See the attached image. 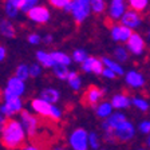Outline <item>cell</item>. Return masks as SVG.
I'll use <instances>...</instances> for the list:
<instances>
[{"label":"cell","instance_id":"15","mask_svg":"<svg viewBox=\"0 0 150 150\" xmlns=\"http://www.w3.org/2000/svg\"><path fill=\"white\" fill-rule=\"evenodd\" d=\"M7 90H9L13 95L16 97H20L22 94H24L25 90V84L23 81H20L19 78L13 76V78H9L8 79V83H7Z\"/></svg>","mask_w":150,"mask_h":150},{"label":"cell","instance_id":"4","mask_svg":"<svg viewBox=\"0 0 150 150\" xmlns=\"http://www.w3.org/2000/svg\"><path fill=\"white\" fill-rule=\"evenodd\" d=\"M20 119H22V125L24 127V131H27V134L30 138H35L36 135L38 127H39V119L35 115L30 114L28 111L23 110L20 112Z\"/></svg>","mask_w":150,"mask_h":150},{"label":"cell","instance_id":"21","mask_svg":"<svg viewBox=\"0 0 150 150\" xmlns=\"http://www.w3.org/2000/svg\"><path fill=\"white\" fill-rule=\"evenodd\" d=\"M95 110H97L98 117L107 119L112 114V105H111V102H102L98 105V107Z\"/></svg>","mask_w":150,"mask_h":150},{"label":"cell","instance_id":"31","mask_svg":"<svg viewBox=\"0 0 150 150\" xmlns=\"http://www.w3.org/2000/svg\"><path fill=\"white\" fill-rule=\"evenodd\" d=\"M103 70H105V69H103L102 59L93 58V63H91V72H95V74H102Z\"/></svg>","mask_w":150,"mask_h":150},{"label":"cell","instance_id":"45","mask_svg":"<svg viewBox=\"0 0 150 150\" xmlns=\"http://www.w3.org/2000/svg\"><path fill=\"white\" fill-rule=\"evenodd\" d=\"M76 76H78V72H76V71H70V74H69V78H67V81H69V82H71L72 79H75V78H76Z\"/></svg>","mask_w":150,"mask_h":150},{"label":"cell","instance_id":"13","mask_svg":"<svg viewBox=\"0 0 150 150\" xmlns=\"http://www.w3.org/2000/svg\"><path fill=\"white\" fill-rule=\"evenodd\" d=\"M109 12H110V18L112 20H121L122 16L125 15V12H126L125 1H122V0H112L111 3H110Z\"/></svg>","mask_w":150,"mask_h":150},{"label":"cell","instance_id":"3","mask_svg":"<svg viewBox=\"0 0 150 150\" xmlns=\"http://www.w3.org/2000/svg\"><path fill=\"white\" fill-rule=\"evenodd\" d=\"M70 145L74 150H87L88 146V134L84 129H76L72 131L70 137Z\"/></svg>","mask_w":150,"mask_h":150},{"label":"cell","instance_id":"5","mask_svg":"<svg viewBox=\"0 0 150 150\" xmlns=\"http://www.w3.org/2000/svg\"><path fill=\"white\" fill-rule=\"evenodd\" d=\"M105 94L100 88H98L97 86H88L86 93H84L83 98H82V103H83V106H87V107H94V109H97V105L99 102V99L103 97Z\"/></svg>","mask_w":150,"mask_h":150},{"label":"cell","instance_id":"37","mask_svg":"<svg viewBox=\"0 0 150 150\" xmlns=\"http://www.w3.org/2000/svg\"><path fill=\"white\" fill-rule=\"evenodd\" d=\"M42 72V69L39 64H31L30 66V76H32V78H35V76H38V75H40Z\"/></svg>","mask_w":150,"mask_h":150},{"label":"cell","instance_id":"27","mask_svg":"<svg viewBox=\"0 0 150 150\" xmlns=\"http://www.w3.org/2000/svg\"><path fill=\"white\" fill-rule=\"evenodd\" d=\"M54 74H55L59 79H67V78H69L70 71L67 70V67H66V66L55 64V66H54Z\"/></svg>","mask_w":150,"mask_h":150},{"label":"cell","instance_id":"7","mask_svg":"<svg viewBox=\"0 0 150 150\" xmlns=\"http://www.w3.org/2000/svg\"><path fill=\"white\" fill-rule=\"evenodd\" d=\"M142 23V18L138 12L133 11V9H127L125 12V15L122 16L121 19V24L123 27H127L130 30H134V28H138Z\"/></svg>","mask_w":150,"mask_h":150},{"label":"cell","instance_id":"40","mask_svg":"<svg viewBox=\"0 0 150 150\" xmlns=\"http://www.w3.org/2000/svg\"><path fill=\"white\" fill-rule=\"evenodd\" d=\"M0 112H1V114H3L6 118H8V119L13 115V112L11 111V110H9L8 107L6 106V105H1V106H0Z\"/></svg>","mask_w":150,"mask_h":150},{"label":"cell","instance_id":"29","mask_svg":"<svg viewBox=\"0 0 150 150\" xmlns=\"http://www.w3.org/2000/svg\"><path fill=\"white\" fill-rule=\"evenodd\" d=\"M4 7H6L4 9H6V13H7V16H8V18H16V16H18V11H19V9L13 6L12 0L6 1V3H4Z\"/></svg>","mask_w":150,"mask_h":150},{"label":"cell","instance_id":"38","mask_svg":"<svg viewBox=\"0 0 150 150\" xmlns=\"http://www.w3.org/2000/svg\"><path fill=\"white\" fill-rule=\"evenodd\" d=\"M91 63H93V56H88L84 63H82V70L84 72H91Z\"/></svg>","mask_w":150,"mask_h":150},{"label":"cell","instance_id":"12","mask_svg":"<svg viewBox=\"0 0 150 150\" xmlns=\"http://www.w3.org/2000/svg\"><path fill=\"white\" fill-rule=\"evenodd\" d=\"M31 106H32V109H34L35 111L39 114V115L48 117V118H50L51 112H52L54 105H50L48 102H46V100H43V99H40V98H39V99H32Z\"/></svg>","mask_w":150,"mask_h":150},{"label":"cell","instance_id":"43","mask_svg":"<svg viewBox=\"0 0 150 150\" xmlns=\"http://www.w3.org/2000/svg\"><path fill=\"white\" fill-rule=\"evenodd\" d=\"M102 75L105 76V78H109V79H114V78L117 76L115 72H112L111 70H110V69H106V67H105V70H103Z\"/></svg>","mask_w":150,"mask_h":150},{"label":"cell","instance_id":"16","mask_svg":"<svg viewBox=\"0 0 150 150\" xmlns=\"http://www.w3.org/2000/svg\"><path fill=\"white\" fill-rule=\"evenodd\" d=\"M111 105L114 109H127L131 105V99L125 94H117L112 97Z\"/></svg>","mask_w":150,"mask_h":150},{"label":"cell","instance_id":"23","mask_svg":"<svg viewBox=\"0 0 150 150\" xmlns=\"http://www.w3.org/2000/svg\"><path fill=\"white\" fill-rule=\"evenodd\" d=\"M51 56H52L55 64H62V66H69L71 63V58L69 55H66L63 52H59V51H54L51 52Z\"/></svg>","mask_w":150,"mask_h":150},{"label":"cell","instance_id":"20","mask_svg":"<svg viewBox=\"0 0 150 150\" xmlns=\"http://www.w3.org/2000/svg\"><path fill=\"white\" fill-rule=\"evenodd\" d=\"M102 62H103V66H106V69H110L112 72H115L117 75H123V67L119 64L118 62L115 60L110 59V58H106V56H103L102 58Z\"/></svg>","mask_w":150,"mask_h":150},{"label":"cell","instance_id":"18","mask_svg":"<svg viewBox=\"0 0 150 150\" xmlns=\"http://www.w3.org/2000/svg\"><path fill=\"white\" fill-rule=\"evenodd\" d=\"M0 32L6 38H15L16 36V30L13 24L9 22L8 19H3L0 22Z\"/></svg>","mask_w":150,"mask_h":150},{"label":"cell","instance_id":"36","mask_svg":"<svg viewBox=\"0 0 150 150\" xmlns=\"http://www.w3.org/2000/svg\"><path fill=\"white\" fill-rule=\"evenodd\" d=\"M70 0H51L50 4L52 7H55V8H60V9H64V7L67 6V3H69Z\"/></svg>","mask_w":150,"mask_h":150},{"label":"cell","instance_id":"22","mask_svg":"<svg viewBox=\"0 0 150 150\" xmlns=\"http://www.w3.org/2000/svg\"><path fill=\"white\" fill-rule=\"evenodd\" d=\"M36 59H38V62H40L42 66H44V67H54V66H55V62H54L51 54H47V52H44V51H38Z\"/></svg>","mask_w":150,"mask_h":150},{"label":"cell","instance_id":"44","mask_svg":"<svg viewBox=\"0 0 150 150\" xmlns=\"http://www.w3.org/2000/svg\"><path fill=\"white\" fill-rule=\"evenodd\" d=\"M6 54H7L6 48H4L3 46H0V62H3V60L6 59Z\"/></svg>","mask_w":150,"mask_h":150},{"label":"cell","instance_id":"11","mask_svg":"<svg viewBox=\"0 0 150 150\" xmlns=\"http://www.w3.org/2000/svg\"><path fill=\"white\" fill-rule=\"evenodd\" d=\"M27 15L32 22L43 24V23L48 22V19H50V11H48V8H46L44 6H36L35 8H32Z\"/></svg>","mask_w":150,"mask_h":150},{"label":"cell","instance_id":"2","mask_svg":"<svg viewBox=\"0 0 150 150\" xmlns=\"http://www.w3.org/2000/svg\"><path fill=\"white\" fill-rule=\"evenodd\" d=\"M91 9V1L87 0H76V1H72V16H74L76 24H81L84 19L88 16Z\"/></svg>","mask_w":150,"mask_h":150},{"label":"cell","instance_id":"26","mask_svg":"<svg viewBox=\"0 0 150 150\" xmlns=\"http://www.w3.org/2000/svg\"><path fill=\"white\" fill-rule=\"evenodd\" d=\"M114 56L118 63H122V62H126L129 59V52L126 50L125 47H117L114 50Z\"/></svg>","mask_w":150,"mask_h":150},{"label":"cell","instance_id":"28","mask_svg":"<svg viewBox=\"0 0 150 150\" xmlns=\"http://www.w3.org/2000/svg\"><path fill=\"white\" fill-rule=\"evenodd\" d=\"M28 76H30V67L27 64H20L16 69V78H19L20 81L24 82Z\"/></svg>","mask_w":150,"mask_h":150},{"label":"cell","instance_id":"8","mask_svg":"<svg viewBox=\"0 0 150 150\" xmlns=\"http://www.w3.org/2000/svg\"><path fill=\"white\" fill-rule=\"evenodd\" d=\"M133 34H134L133 30H130L127 27H123L122 24H119V25L117 24L111 27V38H112V40H115V42L127 43Z\"/></svg>","mask_w":150,"mask_h":150},{"label":"cell","instance_id":"14","mask_svg":"<svg viewBox=\"0 0 150 150\" xmlns=\"http://www.w3.org/2000/svg\"><path fill=\"white\" fill-rule=\"evenodd\" d=\"M125 81L130 87L141 88V87H144V84H145V76L141 74V72L131 70V71H129L127 74H126Z\"/></svg>","mask_w":150,"mask_h":150},{"label":"cell","instance_id":"41","mask_svg":"<svg viewBox=\"0 0 150 150\" xmlns=\"http://www.w3.org/2000/svg\"><path fill=\"white\" fill-rule=\"evenodd\" d=\"M60 115H62L60 110L58 109L56 106H54V107H52V112H51V117H50V118L52 119V121H58V119H60Z\"/></svg>","mask_w":150,"mask_h":150},{"label":"cell","instance_id":"1","mask_svg":"<svg viewBox=\"0 0 150 150\" xmlns=\"http://www.w3.org/2000/svg\"><path fill=\"white\" fill-rule=\"evenodd\" d=\"M24 127L22 122L15 119H8L7 125L1 133V144L9 150L19 149L24 146Z\"/></svg>","mask_w":150,"mask_h":150},{"label":"cell","instance_id":"49","mask_svg":"<svg viewBox=\"0 0 150 150\" xmlns=\"http://www.w3.org/2000/svg\"><path fill=\"white\" fill-rule=\"evenodd\" d=\"M147 38H149V40H150V31L147 32Z\"/></svg>","mask_w":150,"mask_h":150},{"label":"cell","instance_id":"10","mask_svg":"<svg viewBox=\"0 0 150 150\" xmlns=\"http://www.w3.org/2000/svg\"><path fill=\"white\" fill-rule=\"evenodd\" d=\"M145 47H146V44H145L144 38L141 36L139 34H137V32H134V34L131 35V38L127 42V50L130 51L131 54H134V55L144 54Z\"/></svg>","mask_w":150,"mask_h":150},{"label":"cell","instance_id":"35","mask_svg":"<svg viewBox=\"0 0 150 150\" xmlns=\"http://www.w3.org/2000/svg\"><path fill=\"white\" fill-rule=\"evenodd\" d=\"M88 144H90L91 147H93V149H95V150L99 147V141H98V135L95 134V133H90V134H88Z\"/></svg>","mask_w":150,"mask_h":150},{"label":"cell","instance_id":"6","mask_svg":"<svg viewBox=\"0 0 150 150\" xmlns=\"http://www.w3.org/2000/svg\"><path fill=\"white\" fill-rule=\"evenodd\" d=\"M112 133L115 135L117 141H119V142H127V141L134 138L135 127L130 121H126V122H123L121 126H118L115 130H112Z\"/></svg>","mask_w":150,"mask_h":150},{"label":"cell","instance_id":"42","mask_svg":"<svg viewBox=\"0 0 150 150\" xmlns=\"http://www.w3.org/2000/svg\"><path fill=\"white\" fill-rule=\"evenodd\" d=\"M40 36H39V35L38 34H31L30 35V36H28V42H30V43L31 44H38V43H40Z\"/></svg>","mask_w":150,"mask_h":150},{"label":"cell","instance_id":"19","mask_svg":"<svg viewBox=\"0 0 150 150\" xmlns=\"http://www.w3.org/2000/svg\"><path fill=\"white\" fill-rule=\"evenodd\" d=\"M106 121H107V123L110 125L111 130H115L118 126H121L122 123H123V122H126L127 119H126L125 114H122V112H114V114H111V115H110Z\"/></svg>","mask_w":150,"mask_h":150},{"label":"cell","instance_id":"17","mask_svg":"<svg viewBox=\"0 0 150 150\" xmlns=\"http://www.w3.org/2000/svg\"><path fill=\"white\" fill-rule=\"evenodd\" d=\"M40 99L48 102L50 105L56 103L59 100V91L55 90V88H44L40 93Z\"/></svg>","mask_w":150,"mask_h":150},{"label":"cell","instance_id":"9","mask_svg":"<svg viewBox=\"0 0 150 150\" xmlns=\"http://www.w3.org/2000/svg\"><path fill=\"white\" fill-rule=\"evenodd\" d=\"M3 97H4V100H6V105L7 107H8L11 111L13 112V114H16V112H22V107H23V103L22 100H20V97H16V95H13L12 93L9 90H4L3 91Z\"/></svg>","mask_w":150,"mask_h":150},{"label":"cell","instance_id":"24","mask_svg":"<svg viewBox=\"0 0 150 150\" xmlns=\"http://www.w3.org/2000/svg\"><path fill=\"white\" fill-rule=\"evenodd\" d=\"M129 6H130V9H133V11L139 13L146 9V7L149 6V1H147V0H130V1H129Z\"/></svg>","mask_w":150,"mask_h":150},{"label":"cell","instance_id":"51","mask_svg":"<svg viewBox=\"0 0 150 150\" xmlns=\"http://www.w3.org/2000/svg\"><path fill=\"white\" fill-rule=\"evenodd\" d=\"M138 150H147V149H144V147H142V149H138Z\"/></svg>","mask_w":150,"mask_h":150},{"label":"cell","instance_id":"32","mask_svg":"<svg viewBox=\"0 0 150 150\" xmlns=\"http://www.w3.org/2000/svg\"><path fill=\"white\" fill-rule=\"evenodd\" d=\"M72 58H74L75 62H79V63H84V60L87 59V52L84 50H76L74 51V54H72Z\"/></svg>","mask_w":150,"mask_h":150},{"label":"cell","instance_id":"46","mask_svg":"<svg viewBox=\"0 0 150 150\" xmlns=\"http://www.w3.org/2000/svg\"><path fill=\"white\" fill-rule=\"evenodd\" d=\"M43 42L47 44H50L51 42H52V36H51V35H46V36L43 38Z\"/></svg>","mask_w":150,"mask_h":150},{"label":"cell","instance_id":"47","mask_svg":"<svg viewBox=\"0 0 150 150\" xmlns=\"http://www.w3.org/2000/svg\"><path fill=\"white\" fill-rule=\"evenodd\" d=\"M23 150H39V149H38L36 146H27L25 149H23Z\"/></svg>","mask_w":150,"mask_h":150},{"label":"cell","instance_id":"50","mask_svg":"<svg viewBox=\"0 0 150 150\" xmlns=\"http://www.w3.org/2000/svg\"><path fill=\"white\" fill-rule=\"evenodd\" d=\"M55 150H63V149H62V147H56Z\"/></svg>","mask_w":150,"mask_h":150},{"label":"cell","instance_id":"34","mask_svg":"<svg viewBox=\"0 0 150 150\" xmlns=\"http://www.w3.org/2000/svg\"><path fill=\"white\" fill-rule=\"evenodd\" d=\"M138 130H139L142 134L149 135L150 134V121H142L139 125H138Z\"/></svg>","mask_w":150,"mask_h":150},{"label":"cell","instance_id":"33","mask_svg":"<svg viewBox=\"0 0 150 150\" xmlns=\"http://www.w3.org/2000/svg\"><path fill=\"white\" fill-rule=\"evenodd\" d=\"M38 6V1L36 0H24V3H23V7H22V11L23 12H30L32 8Z\"/></svg>","mask_w":150,"mask_h":150},{"label":"cell","instance_id":"30","mask_svg":"<svg viewBox=\"0 0 150 150\" xmlns=\"http://www.w3.org/2000/svg\"><path fill=\"white\" fill-rule=\"evenodd\" d=\"M106 8V3L103 0H93L91 1V9L95 13H102Z\"/></svg>","mask_w":150,"mask_h":150},{"label":"cell","instance_id":"48","mask_svg":"<svg viewBox=\"0 0 150 150\" xmlns=\"http://www.w3.org/2000/svg\"><path fill=\"white\" fill-rule=\"evenodd\" d=\"M146 146L150 149V134L147 135V138H146Z\"/></svg>","mask_w":150,"mask_h":150},{"label":"cell","instance_id":"39","mask_svg":"<svg viewBox=\"0 0 150 150\" xmlns=\"http://www.w3.org/2000/svg\"><path fill=\"white\" fill-rule=\"evenodd\" d=\"M69 83H70V86H71L75 91H78L79 88H81V86H82V81H81V78H79V75L75 79H72L71 82H69Z\"/></svg>","mask_w":150,"mask_h":150},{"label":"cell","instance_id":"25","mask_svg":"<svg viewBox=\"0 0 150 150\" xmlns=\"http://www.w3.org/2000/svg\"><path fill=\"white\" fill-rule=\"evenodd\" d=\"M131 103L134 105L135 107H137L139 111H147L149 110V102H147L146 99H144V98H141V97H134V98H131Z\"/></svg>","mask_w":150,"mask_h":150}]
</instances>
